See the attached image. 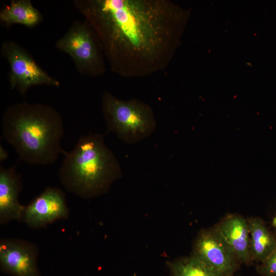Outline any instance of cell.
Instances as JSON below:
<instances>
[{
  "instance_id": "6da1fadb",
  "label": "cell",
  "mask_w": 276,
  "mask_h": 276,
  "mask_svg": "<svg viewBox=\"0 0 276 276\" xmlns=\"http://www.w3.org/2000/svg\"><path fill=\"white\" fill-rule=\"evenodd\" d=\"M95 33L111 71L145 77L166 68L185 14L169 0L75 2Z\"/></svg>"
},
{
  "instance_id": "7a4b0ae2",
  "label": "cell",
  "mask_w": 276,
  "mask_h": 276,
  "mask_svg": "<svg viewBox=\"0 0 276 276\" xmlns=\"http://www.w3.org/2000/svg\"><path fill=\"white\" fill-rule=\"evenodd\" d=\"M1 127L3 137L27 164H52L64 151L61 146L63 121L59 112L51 106L26 103L13 105L3 114Z\"/></svg>"
},
{
  "instance_id": "3957f363",
  "label": "cell",
  "mask_w": 276,
  "mask_h": 276,
  "mask_svg": "<svg viewBox=\"0 0 276 276\" xmlns=\"http://www.w3.org/2000/svg\"><path fill=\"white\" fill-rule=\"evenodd\" d=\"M63 154L59 180L67 191L80 197L105 193L121 176L120 166L101 134L80 136L74 148Z\"/></svg>"
},
{
  "instance_id": "277c9868",
  "label": "cell",
  "mask_w": 276,
  "mask_h": 276,
  "mask_svg": "<svg viewBox=\"0 0 276 276\" xmlns=\"http://www.w3.org/2000/svg\"><path fill=\"white\" fill-rule=\"evenodd\" d=\"M103 113L107 131L122 141L135 143L150 135L156 123L151 108L137 99H120L108 91L102 98Z\"/></svg>"
},
{
  "instance_id": "5b68a950",
  "label": "cell",
  "mask_w": 276,
  "mask_h": 276,
  "mask_svg": "<svg viewBox=\"0 0 276 276\" xmlns=\"http://www.w3.org/2000/svg\"><path fill=\"white\" fill-rule=\"evenodd\" d=\"M56 47L72 57L81 74L97 77L105 73L104 54L95 33L87 21L74 22L57 41Z\"/></svg>"
},
{
  "instance_id": "8992f818",
  "label": "cell",
  "mask_w": 276,
  "mask_h": 276,
  "mask_svg": "<svg viewBox=\"0 0 276 276\" xmlns=\"http://www.w3.org/2000/svg\"><path fill=\"white\" fill-rule=\"evenodd\" d=\"M3 51L10 65V83L25 95L31 86L46 85L58 87L60 83L51 77L22 48L11 41L3 43Z\"/></svg>"
},
{
  "instance_id": "52a82bcc",
  "label": "cell",
  "mask_w": 276,
  "mask_h": 276,
  "mask_svg": "<svg viewBox=\"0 0 276 276\" xmlns=\"http://www.w3.org/2000/svg\"><path fill=\"white\" fill-rule=\"evenodd\" d=\"M192 256L225 276H234L241 263L215 226L199 233L195 242Z\"/></svg>"
},
{
  "instance_id": "ba28073f",
  "label": "cell",
  "mask_w": 276,
  "mask_h": 276,
  "mask_svg": "<svg viewBox=\"0 0 276 276\" xmlns=\"http://www.w3.org/2000/svg\"><path fill=\"white\" fill-rule=\"evenodd\" d=\"M69 215L65 193L60 189L47 187L25 206L21 221L29 227L39 228Z\"/></svg>"
},
{
  "instance_id": "9c48e42d",
  "label": "cell",
  "mask_w": 276,
  "mask_h": 276,
  "mask_svg": "<svg viewBox=\"0 0 276 276\" xmlns=\"http://www.w3.org/2000/svg\"><path fill=\"white\" fill-rule=\"evenodd\" d=\"M38 255L37 247L30 242L16 238L0 241L1 269L13 276H41Z\"/></svg>"
},
{
  "instance_id": "30bf717a",
  "label": "cell",
  "mask_w": 276,
  "mask_h": 276,
  "mask_svg": "<svg viewBox=\"0 0 276 276\" xmlns=\"http://www.w3.org/2000/svg\"><path fill=\"white\" fill-rule=\"evenodd\" d=\"M16 164L8 168L0 166V224L21 221L25 206L18 200L22 185L16 171Z\"/></svg>"
},
{
  "instance_id": "8fae6325",
  "label": "cell",
  "mask_w": 276,
  "mask_h": 276,
  "mask_svg": "<svg viewBox=\"0 0 276 276\" xmlns=\"http://www.w3.org/2000/svg\"><path fill=\"white\" fill-rule=\"evenodd\" d=\"M216 228L234 252L241 263L249 264V233L247 220L239 215H229Z\"/></svg>"
},
{
  "instance_id": "7c38bea8",
  "label": "cell",
  "mask_w": 276,
  "mask_h": 276,
  "mask_svg": "<svg viewBox=\"0 0 276 276\" xmlns=\"http://www.w3.org/2000/svg\"><path fill=\"white\" fill-rule=\"evenodd\" d=\"M247 220L251 259L262 262L275 249L276 237L260 218L255 217Z\"/></svg>"
},
{
  "instance_id": "4fadbf2b",
  "label": "cell",
  "mask_w": 276,
  "mask_h": 276,
  "mask_svg": "<svg viewBox=\"0 0 276 276\" xmlns=\"http://www.w3.org/2000/svg\"><path fill=\"white\" fill-rule=\"evenodd\" d=\"M41 20L39 11L29 0L11 1L0 12L1 22L6 26L18 24L31 28Z\"/></svg>"
},
{
  "instance_id": "5bb4252c",
  "label": "cell",
  "mask_w": 276,
  "mask_h": 276,
  "mask_svg": "<svg viewBox=\"0 0 276 276\" xmlns=\"http://www.w3.org/2000/svg\"><path fill=\"white\" fill-rule=\"evenodd\" d=\"M169 266L172 276H225L192 255L176 260L170 263Z\"/></svg>"
},
{
  "instance_id": "9a60e30c",
  "label": "cell",
  "mask_w": 276,
  "mask_h": 276,
  "mask_svg": "<svg viewBox=\"0 0 276 276\" xmlns=\"http://www.w3.org/2000/svg\"><path fill=\"white\" fill-rule=\"evenodd\" d=\"M263 276H276V248L257 267Z\"/></svg>"
},
{
  "instance_id": "2e32d148",
  "label": "cell",
  "mask_w": 276,
  "mask_h": 276,
  "mask_svg": "<svg viewBox=\"0 0 276 276\" xmlns=\"http://www.w3.org/2000/svg\"><path fill=\"white\" fill-rule=\"evenodd\" d=\"M8 157V153L5 148L0 145V162L1 163L6 160Z\"/></svg>"
},
{
  "instance_id": "e0dca14e",
  "label": "cell",
  "mask_w": 276,
  "mask_h": 276,
  "mask_svg": "<svg viewBox=\"0 0 276 276\" xmlns=\"http://www.w3.org/2000/svg\"><path fill=\"white\" fill-rule=\"evenodd\" d=\"M272 225L273 226L276 228V215L272 220Z\"/></svg>"
}]
</instances>
